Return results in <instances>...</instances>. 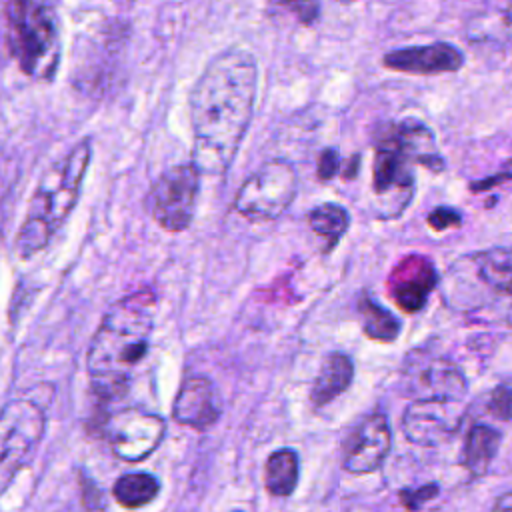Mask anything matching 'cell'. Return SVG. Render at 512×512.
Instances as JSON below:
<instances>
[{
	"label": "cell",
	"mask_w": 512,
	"mask_h": 512,
	"mask_svg": "<svg viewBox=\"0 0 512 512\" xmlns=\"http://www.w3.org/2000/svg\"><path fill=\"white\" fill-rule=\"evenodd\" d=\"M156 308V290L142 288L116 300L102 316L86 352L88 378L100 402L126 394L134 368L148 354Z\"/></svg>",
	"instance_id": "2"
},
{
	"label": "cell",
	"mask_w": 512,
	"mask_h": 512,
	"mask_svg": "<svg viewBox=\"0 0 512 512\" xmlns=\"http://www.w3.org/2000/svg\"><path fill=\"white\" fill-rule=\"evenodd\" d=\"M4 40L20 70L38 82H50L60 66L62 42L54 6L44 2H8L2 6Z\"/></svg>",
	"instance_id": "4"
},
{
	"label": "cell",
	"mask_w": 512,
	"mask_h": 512,
	"mask_svg": "<svg viewBox=\"0 0 512 512\" xmlns=\"http://www.w3.org/2000/svg\"><path fill=\"white\" fill-rule=\"evenodd\" d=\"M358 314H360V324L366 334V338L376 340V342H394L402 330V324L398 318L378 304L368 292H364L358 298Z\"/></svg>",
	"instance_id": "20"
},
{
	"label": "cell",
	"mask_w": 512,
	"mask_h": 512,
	"mask_svg": "<svg viewBox=\"0 0 512 512\" xmlns=\"http://www.w3.org/2000/svg\"><path fill=\"white\" fill-rule=\"evenodd\" d=\"M402 380L406 390L418 398L462 400L468 392L462 370L448 358L422 350H412L402 364Z\"/></svg>",
	"instance_id": "10"
},
{
	"label": "cell",
	"mask_w": 512,
	"mask_h": 512,
	"mask_svg": "<svg viewBox=\"0 0 512 512\" xmlns=\"http://www.w3.org/2000/svg\"><path fill=\"white\" fill-rule=\"evenodd\" d=\"M44 432L46 414L38 402L16 398L0 408V496L34 458Z\"/></svg>",
	"instance_id": "5"
},
{
	"label": "cell",
	"mask_w": 512,
	"mask_h": 512,
	"mask_svg": "<svg viewBox=\"0 0 512 512\" xmlns=\"http://www.w3.org/2000/svg\"><path fill=\"white\" fill-rule=\"evenodd\" d=\"M90 160L92 142L84 138L40 176L28 202L26 218L14 240V250L20 260H28L44 250L62 228L78 204Z\"/></svg>",
	"instance_id": "3"
},
{
	"label": "cell",
	"mask_w": 512,
	"mask_h": 512,
	"mask_svg": "<svg viewBox=\"0 0 512 512\" xmlns=\"http://www.w3.org/2000/svg\"><path fill=\"white\" fill-rule=\"evenodd\" d=\"M438 492H440V488H438V484H424V486H420V488H416V490H402L400 492V502L408 508V510H418L422 504H426L428 500H432L434 496H438Z\"/></svg>",
	"instance_id": "26"
},
{
	"label": "cell",
	"mask_w": 512,
	"mask_h": 512,
	"mask_svg": "<svg viewBox=\"0 0 512 512\" xmlns=\"http://www.w3.org/2000/svg\"><path fill=\"white\" fill-rule=\"evenodd\" d=\"M100 432L116 458L124 462H140L160 446L166 434V422L154 412L130 406L104 414Z\"/></svg>",
	"instance_id": "9"
},
{
	"label": "cell",
	"mask_w": 512,
	"mask_h": 512,
	"mask_svg": "<svg viewBox=\"0 0 512 512\" xmlns=\"http://www.w3.org/2000/svg\"><path fill=\"white\" fill-rule=\"evenodd\" d=\"M486 410L498 420H510L512 418V388L508 384L496 386L488 396Z\"/></svg>",
	"instance_id": "24"
},
{
	"label": "cell",
	"mask_w": 512,
	"mask_h": 512,
	"mask_svg": "<svg viewBox=\"0 0 512 512\" xmlns=\"http://www.w3.org/2000/svg\"><path fill=\"white\" fill-rule=\"evenodd\" d=\"M464 412L462 400L418 398L404 410L402 432L418 446H438L458 432Z\"/></svg>",
	"instance_id": "11"
},
{
	"label": "cell",
	"mask_w": 512,
	"mask_h": 512,
	"mask_svg": "<svg viewBox=\"0 0 512 512\" xmlns=\"http://www.w3.org/2000/svg\"><path fill=\"white\" fill-rule=\"evenodd\" d=\"M512 180V160L498 172V174H492L490 178H484V180H476V182H470V192H484V190H490L502 182H508Z\"/></svg>",
	"instance_id": "28"
},
{
	"label": "cell",
	"mask_w": 512,
	"mask_h": 512,
	"mask_svg": "<svg viewBox=\"0 0 512 512\" xmlns=\"http://www.w3.org/2000/svg\"><path fill=\"white\" fill-rule=\"evenodd\" d=\"M358 166H360V156L350 158L348 166L344 168V178H354V176H356V172H358Z\"/></svg>",
	"instance_id": "31"
},
{
	"label": "cell",
	"mask_w": 512,
	"mask_h": 512,
	"mask_svg": "<svg viewBox=\"0 0 512 512\" xmlns=\"http://www.w3.org/2000/svg\"><path fill=\"white\" fill-rule=\"evenodd\" d=\"M480 280L498 294L512 298V248H492L476 256Z\"/></svg>",
	"instance_id": "22"
},
{
	"label": "cell",
	"mask_w": 512,
	"mask_h": 512,
	"mask_svg": "<svg viewBox=\"0 0 512 512\" xmlns=\"http://www.w3.org/2000/svg\"><path fill=\"white\" fill-rule=\"evenodd\" d=\"M436 284L438 272L434 262L420 254H410L400 260L388 278L390 296L406 314L422 310Z\"/></svg>",
	"instance_id": "14"
},
{
	"label": "cell",
	"mask_w": 512,
	"mask_h": 512,
	"mask_svg": "<svg viewBox=\"0 0 512 512\" xmlns=\"http://www.w3.org/2000/svg\"><path fill=\"white\" fill-rule=\"evenodd\" d=\"M392 446L388 418L380 412L366 416L344 442V470L352 474H368L382 466Z\"/></svg>",
	"instance_id": "12"
},
{
	"label": "cell",
	"mask_w": 512,
	"mask_h": 512,
	"mask_svg": "<svg viewBox=\"0 0 512 512\" xmlns=\"http://www.w3.org/2000/svg\"><path fill=\"white\" fill-rule=\"evenodd\" d=\"M426 222L432 230L436 232H442V230H448V228H456L462 224V214L456 210V208H450V206H436L428 216H426Z\"/></svg>",
	"instance_id": "25"
},
{
	"label": "cell",
	"mask_w": 512,
	"mask_h": 512,
	"mask_svg": "<svg viewBox=\"0 0 512 512\" xmlns=\"http://www.w3.org/2000/svg\"><path fill=\"white\" fill-rule=\"evenodd\" d=\"M298 194V174L288 160H268L238 188L232 208L250 222L280 218Z\"/></svg>",
	"instance_id": "6"
},
{
	"label": "cell",
	"mask_w": 512,
	"mask_h": 512,
	"mask_svg": "<svg viewBox=\"0 0 512 512\" xmlns=\"http://www.w3.org/2000/svg\"><path fill=\"white\" fill-rule=\"evenodd\" d=\"M300 476L298 454L292 448L274 450L264 464V486L268 494L286 498L296 490Z\"/></svg>",
	"instance_id": "19"
},
{
	"label": "cell",
	"mask_w": 512,
	"mask_h": 512,
	"mask_svg": "<svg viewBox=\"0 0 512 512\" xmlns=\"http://www.w3.org/2000/svg\"><path fill=\"white\" fill-rule=\"evenodd\" d=\"M160 492V482L150 472H128L116 478L112 486L114 500L124 508H142Z\"/></svg>",
	"instance_id": "21"
},
{
	"label": "cell",
	"mask_w": 512,
	"mask_h": 512,
	"mask_svg": "<svg viewBox=\"0 0 512 512\" xmlns=\"http://www.w3.org/2000/svg\"><path fill=\"white\" fill-rule=\"evenodd\" d=\"M286 8H290L292 12H296L298 20L304 22V24H312L316 18H318V12H320V6L318 4H286Z\"/></svg>",
	"instance_id": "29"
},
{
	"label": "cell",
	"mask_w": 512,
	"mask_h": 512,
	"mask_svg": "<svg viewBox=\"0 0 512 512\" xmlns=\"http://www.w3.org/2000/svg\"><path fill=\"white\" fill-rule=\"evenodd\" d=\"M492 512H512V492L502 494V496L496 500Z\"/></svg>",
	"instance_id": "30"
},
{
	"label": "cell",
	"mask_w": 512,
	"mask_h": 512,
	"mask_svg": "<svg viewBox=\"0 0 512 512\" xmlns=\"http://www.w3.org/2000/svg\"><path fill=\"white\" fill-rule=\"evenodd\" d=\"M220 400L214 382L202 374H190L182 380L174 402H172V418L194 430H208L220 418Z\"/></svg>",
	"instance_id": "15"
},
{
	"label": "cell",
	"mask_w": 512,
	"mask_h": 512,
	"mask_svg": "<svg viewBox=\"0 0 512 512\" xmlns=\"http://www.w3.org/2000/svg\"><path fill=\"white\" fill-rule=\"evenodd\" d=\"M306 218H308V226L312 228V232L326 240L324 252H330L340 242V238L346 234V230L350 226L348 210L334 202H324V204L314 206Z\"/></svg>",
	"instance_id": "23"
},
{
	"label": "cell",
	"mask_w": 512,
	"mask_h": 512,
	"mask_svg": "<svg viewBox=\"0 0 512 512\" xmlns=\"http://www.w3.org/2000/svg\"><path fill=\"white\" fill-rule=\"evenodd\" d=\"M200 192V172L192 162L166 168L146 194V210L168 232H182L192 224Z\"/></svg>",
	"instance_id": "7"
},
{
	"label": "cell",
	"mask_w": 512,
	"mask_h": 512,
	"mask_svg": "<svg viewBox=\"0 0 512 512\" xmlns=\"http://www.w3.org/2000/svg\"><path fill=\"white\" fill-rule=\"evenodd\" d=\"M386 132L414 164H420L432 172H442L446 168V162L436 146V136L422 120L404 118L386 126Z\"/></svg>",
	"instance_id": "16"
},
{
	"label": "cell",
	"mask_w": 512,
	"mask_h": 512,
	"mask_svg": "<svg viewBox=\"0 0 512 512\" xmlns=\"http://www.w3.org/2000/svg\"><path fill=\"white\" fill-rule=\"evenodd\" d=\"M354 378V362L344 352H330L324 356L320 370L310 388V402L322 408L346 392Z\"/></svg>",
	"instance_id": "17"
},
{
	"label": "cell",
	"mask_w": 512,
	"mask_h": 512,
	"mask_svg": "<svg viewBox=\"0 0 512 512\" xmlns=\"http://www.w3.org/2000/svg\"><path fill=\"white\" fill-rule=\"evenodd\" d=\"M500 446V432L488 424H474L464 442L462 464L472 476H484Z\"/></svg>",
	"instance_id": "18"
},
{
	"label": "cell",
	"mask_w": 512,
	"mask_h": 512,
	"mask_svg": "<svg viewBox=\"0 0 512 512\" xmlns=\"http://www.w3.org/2000/svg\"><path fill=\"white\" fill-rule=\"evenodd\" d=\"M414 162L384 130L374 150L372 190L380 218H396L404 212L414 196Z\"/></svg>",
	"instance_id": "8"
},
{
	"label": "cell",
	"mask_w": 512,
	"mask_h": 512,
	"mask_svg": "<svg viewBox=\"0 0 512 512\" xmlns=\"http://www.w3.org/2000/svg\"><path fill=\"white\" fill-rule=\"evenodd\" d=\"M382 66L402 74L434 76L458 72L464 66V54L450 42H432L390 50L382 56Z\"/></svg>",
	"instance_id": "13"
},
{
	"label": "cell",
	"mask_w": 512,
	"mask_h": 512,
	"mask_svg": "<svg viewBox=\"0 0 512 512\" xmlns=\"http://www.w3.org/2000/svg\"><path fill=\"white\" fill-rule=\"evenodd\" d=\"M342 166V160H340V152L336 148H324L318 156V164H316V174L320 180H332L338 170Z\"/></svg>",
	"instance_id": "27"
},
{
	"label": "cell",
	"mask_w": 512,
	"mask_h": 512,
	"mask_svg": "<svg viewBox=\"0 0 512 512\" xmlns=\"http://www.w3.org/2000/svg\"><path fill=\"white\" fill-rule=\"evenodd\" d=\"M258 90L256 58L226 48L200 72L188 96L192 164L200 174L222 176L248 132Z\"/></svg>",
	"instance_id": "1"
}]
</instances>
